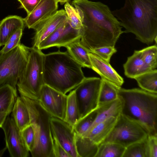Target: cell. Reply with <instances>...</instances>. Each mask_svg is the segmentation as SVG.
I'll return each mask as SVG.
<instances>
[{"instance_id": "obj_5", "label": "cell", "mask_w": 157, "mask_h": 157, "mask_svg": "<svg viewBox=\"0 0 157 157\" xmlns=\"http://www.w3.org/2000/svg\"><path fill=\"white\" fill-rule=\"evenodd\" d=\"M28 109L30 124L35 134L34 147L30 152L33 157H54L50 120L52 116L38 100L21 96Z\"/></svg>"}, {"instance_id": "obj_39", "label": "cell", "mask_w": 157, "mask_h": 157, "mask_svg": "<svg viewBox=\"0 0 157 157\" xmlns=\"http://www.w3.org/2000/svg\"><path fill=\"white\" fill-rule=\"evenodd\" d=\"M23 30V29L22 28H19L11 36L7 43L13 41L18 39L21 38Z\"/></svg>"}, {"instance_id": "obj_1", "label": "cell", "mask_w": 157, "mask_h": 157, "mask_svg": "<svg viewBox=\"0 0 157 157\" xmlns=\"http://www.w3.org/2000/svg\"><path fill=\"white\" fill-rule=\"evenodd\" d=\"M72 4L82 21L81 42L90 52L103 46H115L124 31L107 5L89 0H73Z\"/></svg>"}, {"instance_id": "obj_26", "label": "cell", "mask_w": 157, "mask_h": 157, "mask_svg": "<svg viewBox=\"0 0 157 157\" xmlns=\"http://www.w3.org/2000/svg\"><path fill=\"white\" fill-rule=\"evenodd\" d=\"M125 148L117 143L102 142L98 145L95 157H122Z\"/></svg>"}, {"instance_id": "obj_6", "label": "cell", "mask_w": 157, "mask_h": 157, "mask_svg": "<svg viewBox=\"0 0 157 157\" xmlns=\"http://www.w3.org/2000/svg\"><path fill=\"white\" fill-rule=\"evenodd\" d=\"M44 54L36 48H30L25 67L17 84L21 96L39 101L41 89L44 84L43 77Z\"/></svg>"}, {"instance_id": "obj_31", "label": "cell", "mask_w": 157, "mask_h": 157, "mask_svg": "<svg viewBox=\"0 0 157 157\" xmlns=\"http://www.w3.org/2000/svg\"><path fill=\"white\" fill-rule=\"evenodd\" d=\"M146 68L149 71L156 69L157 67V47L154 45L140 50Z\"/></svg>"}, {"instance_id": "obj_32", "label": "cell", "mask_w": 157, "mask_h": 157, "mask_svg": "<svg viewBox=\"0 0 157 157\" xmlns=\"http://www.w3.org/2000/svg\"><path fill=\"white\" fill-rule=\"evenodd\" d=\"M64 10L68 17V21L74 29H80L82 23L80 15L76 9L68 2L65 3Z\"/></svg>"}, {"instance_id": "obj_35", "label": "cell", "mask_w": 157, "mask_h": 157, "mask_svg": "<svg viewBox=\"0 0 157 157\" xmlns=\"http://www.w3.org/2000/svg\"><path fill=\"white\" fill-rule=\"evenodd\" d=\"M147 141L150 157H157V135H148Z\"/></svg>"}, {"instance_id": "obj_3", "label": "cell", "mask_w": 157, "mask_h": 157, "mask_svg": "<svg viewBox=\"0 0 157 157\" xmlns=\"http://www.w3.org/2000/svg\"><path fill=\"white\" fill-rule=\"evenodd\" d=\"M82 67L67 51L59 50L44 54V84L66 94L75 89L85 77Z\"/></svg>"}, {"instance_id": "obj_16", "label": "cell", "mask_w": 157, "mask_h": 157, "mask_svg": "<svg viewBox=\"0 0 157 157\" xmlns=\"http://www.w3.org/2000/svg\"><path fill=\"white\" fill-rule=\"evenodd\" d=\"M89 55L91 68L99 74L101 78L121 87L124 82V79L109 63L93 53L90 52Z\"/></svg>"}, {"instance_id": "obj_27", "label": "cell", "mask_w": 157, "mask_h": 157, "mask_svg": "<svg viewBox=\"0 0 157 157\" xmlns=\"http://www.w3.org/2000/svg\"><path fill=\"white\" fill-rule=\"evenodd\" d=\"M80 119L74 90L67 95L65 121L73 127Z\"/></svg>"}, {"instance_id": "obj_19", "label": "cell", "mask_w": 157, "mask_h": 157, "mask_svg": "<svg viewBox=\"0 0 157 157\" xmlns=\"http://www.w3.org/2000/svg\"><path fill=\"white\" fill-rule=\"evenodd\" d=\"M23 18L16 15L10 16L3 19L0 22V44L4 45L12 34L17 30L24 29Z\"/></svg>"}, {"instance_id": "obj_13", "label": "cell", "mask_w": 157, "mask_h": 157, "mask_svg": "<svg viewBox=\"0 0 157 157\" xmlns=\"http://www.w3.org/2000/svg\"><path fill=\"white\" fill-rule=\"evenodd\" d=\"M50 126L52 136L58 141L70 157H78L73 127L65 121L52 117Z\"/></svg>"}, {"instance_id": "obj_15", "label": "cell", "mask_w": 157, "mask_h": 157, "mask_svg": "<svg viewBox=\"0 0 157 157\" xmlns=\"http://www.w3.org/2000/svg\"><path fill=\"white\" fill-rule=\"evenodd\" d=\"M58 3L57 0H41L32 12L23 19L26 26L34 29L57 10Z\"/></svg>"}, {"instance_id": "obj_37", "label": "cell", "mask_w": 157, "mask_h": 157, "mask_svg": "<svg viewBox=\"0 0 157 157\" xmlns=\"http://www.w3.org/2000/svg\"><path fill=\"white\" fill-rule=\"evenodd\" d=\"M21 3V7L29 14L35 8L41 0H18Z\"/></svg>"}, {"instance_id": "obj_25", "label": "cell", "mask_w": 157, "mask_h": 157, "mask_svg": "<svg viewBox=\"0 0 157 157\" xmlns=\"http://www.w3.org/2000/svg\"><path fill=\"white\" fill-rule=\"evenodd\" d=\"M141 89L157 94V70H151L141 74L134 78Z\"/></svg>"}, {"instance_id": "obj_36", "label": "cell", "mask_w": 157, "mask_h": 157, "mask_svg": "<svg viewBox=\"0 0 157 157\" xmlns=\"http://www.w3.org/2000/svg\"><path fill=\"white\" fill-rule=\"evenodd\" d=\"M52 138L53 151L54 157H70L56 139L53 137Z\"/></svg>"}, {"instance_id": "obj_24", "label": "cell", "mask_w": 157, "mask_h": 157, "mask_svg": "<svg viewBox=\"0 0 157 157\" xmlns=\"http://www.w3.org/2000/svg\"><path fill=\"white\" fill-rule=\"evenodd\" d=\"M17 97V90L6 84L0 87V113L10 114Z\"/></svg>"}, {"instance_id": "obj_7", "label": "cell", "mask_w": 157, "mask_h": 157, "mask_svg": "<svg viewBox=\"0 0 157 157\" xmlns=\"http://www.w3.org/2000/svg\"><path fill=\"white\" fill-rule=\"evenodd\" d=\"M30 48L21 43L6 53H0V87L8 84L17 90L19 78L26 65Z\"/></svg>"}, {"instance_id": "obj_43", "label": "cell", "mask_w": 157, "mask_h": 157, "mask_svg": "<svg viewBox=\"0 0 157 157\" xmlns=\"http://www.w3.org/2000/svg\"><path fill=\"white\" fill-rule=\"evenodd\" d=\"M57 1L58 2H60V0H57Z\"/></svg>"}, {"instance_id": "obj_41", "label": "cell", "mask_w": 157, "mask_h": 157, "mask_svg": "<svg viewBox=\"0 0 157 157\" xmlns=\"http://www.w3.org/2000/svg\"><path fill=\"white\" fill-rule=\"evenodd\" d=\"M6 149H7V148L6 147L3 149L0 150V157L2 156L3 155Z\"/></svg>"}, {"instance_id": "obj_42", "label": "cell", "mask_w": 157, "mask_h": 157, "mask_svg": "<svg viewBox=\"0 0 157 157\" xmlns=\"http://www.w3.org/2000/svg\"><path fill=\"white\" fill-rule=\"evenodd\" d=\"M70 0H60V3L61 4H63L67 2H68Z\"/></svg>"}, {"instance_id": "obj_8", "label": "cell", "mask_w": 157, "mask_h": 157, "mask_svg": "<svg viewBox=\"0 0 157 157\" xmlns=\"http://www.w3.org/2000/svg\"><path fill=\"white\" fill-rule=\"evenodd\" d=\"M149 135L147 130L142 124L121 113L112 130L102 142L115 143L126 147L145 139Z\"/></svg>"}, {"instance_id": "obj_9", "label": "cell", "mask_w": 157, "mask_h": 157, "mask_svg": "<svg viewBox=\"0 0 157 157\" xmlns=\"http://www.w3.org/2000/svg\"><path fill=\"white\" fill-rule=\"evenodd\" d=\"M101 82L99 78L85 77L74 90L80 119L98 107Z\"/></svg>"}, {"instance_id": "obj_12", "label": "cell", "mask_w": 157, "mask_h": 157, "mask_svg": "<svg viewBox=\"0 0 157 157\" xmlns=\"http://www.w3.org/2000/svg\"><path fill=\"white\" fill-rule=\"evenodd\" d=\"M80 29L73 28L68 19L39 45L37 48L40 50L52 47H66L72 42L80 40Z\"/></svg>"}, {"instance_id": "obj_10", "label": "cell", "mask_w": 157, "mask_h": 157, "mask_svg": "<svg viewBox=\"0 0 157 157\" xmlns=\"http://www.w3.org/2000/svg\"><path fill=\"white\" fill-rule=\"evenodd\" d=\"M67 100V95L44 84L38 101L52 117L64 121Z\"/></svg>"}, {"instance_id": "obj_34", "label": "cell", "mask_w": 157, "mask_h": 157, "mask_svg": "<svg viewBox=\"0 0 157 157\" xmlns=\"http://www.w3.org/2000/svg\"><path fill=\"white\" fill-rule=\"evenodd\" d=\"M117 52L115 46H105L96 48L90 52L93 53L109 63L112 55Z\"/></svg>"}, {"instance_id": "obj_44", "label": "cell", "mask_w": 157, "mask_h": 157, "mask_svg": "<svg viewBox=\"0 0 157 157\" xmlns=\"http://www.w3.org/2000/svg\"><path fill=\"white\" fill-rule=\"evenodd\" d=\"M1 45H0V48L1 47Z\"/></svg>"}, {"instance_id": "obj_23", "label": "cell", "mask_w": 157, "mask_h": 157, "mask_svg": "<svg viewBox=\"0 0 157 157\" xmlns=\"http://www.w3.org/2000/svg\"><path fill=\"white\" fill-rule=\"evenodd\" d=\"M75 146L78 157H95L98 147L89 137L76 133Z\"/></svg>"}, {"instance_id": "obj_21", "label": "cell", "mask_w": 157, "mask_h": 157, "mask_svg": "<svg viewBox=\"0 0 157 157\" xmlns=\"http://www.w3.org/2000/svg\"><path fill=\"white\" fill-rule=\"evenodd\" d=\"M11 112L12 117L20 131L31 124L28 109L21 96L17 98Z\"/></svg>"}, {"instance_id": "obj_2", "label": "cell", "mask_w": 157, "mask_h": 157, "mask_svg": "<svg viewBox=\"0 0 157 157\" xmlns=\"http://www.w3.org/2000/svg\"><path fill=\"white\" fill-rule=\"evenodd\" d=\"M112 12L124 33L148 45L157 43V0H125L122 7Z\"/></svg>"}, {"instance_id": "obj_28", "label": "cell", "mask_w": 157, "mask_h": 157, "mask_svg": "<svg viewBox=\"0 0 157 157\" xmlns=\"http://www.w3.org/2000/svg\"><path fill=\"white\" fill-rule=\"evenodd\" d=\"M101 79L102 82L99 97V104L117 99L119 98L118 90L121 87L105 79Z\"/></svg>"}, {"instance_id": "obj_17", "label": "cell", "mask_w": 157, "mask_h": 157, "mask_svg": "<svg viewBox=\"0 0 157 157\" xmlns=\"http://www.w3.org/2000/svg\"><path fill=\"white\" fill-rule=\"evenodd\" d=\"M122 107V103L119 98L113 101L99 104L97 109V113L96 118L89 129L85 134L97 124L110 117H118L121 113Z\"/></svg>"}, {"instance_id": "obj_30", "label": "cell", "mask_w": 157, "mask_h": 157, "mask_svg": "<svg viewBox=\"0 0 157 157\" xmlns=\"http://www.w3.org/2000/svg\"><path fill=\"white\" fill-rule=\"evenodd\" d=\"M97 113V109L92 111L80 118L73 126L75 133L83 136L89 129L94 123Z\"/></svg>"}, {"instance_id": "obj_22", "label": "cell", "mask_w": 157, "mask_h": 157, "mask_svg": "<svg viewBox=\"0 0 157 157\" xmlns=\"http://www.w3.org/2000/svg\"><path fill=\"white\" fill-rule=\"evenodd\" d=\"M71 57L83 67L91 68L89 50L81 43L80 40L74 41L66 47Z\"/></svg>"}, {"instance_id": "obj_29", "label": "cell", "mask_w": 157, "mask_h": 157, "mask_svg": "<svg viewBox=\"0 0 157 157\" xmlns=\"http://www.w3.org/2000/svg\"><path fill=\"white\" fill-rule=\"evenodd\" d=\"M147 139V137L126 147L122 157H150Z\"/></svg>"}, {"instance_id": "obj_38", "label": "cell", "mask_w": 157, "mask_h": 157, "mask_svg": "<svg viewBox=\"0 0 157 157\" xmlns=\"http://www.w3.org/2000/svg\"><path fill=\"white\" fill-rule=\"evenodd\" d=\"M21 38H19L15 40L6 43L0 50V53H7L16 48L20 43Z\"/></svg>"}, {"instance_id": "obj_4", "label": "cell", "mask_w": 157, "mask_h": 157, "mask_svg": "<svg viewBox=\"0 0 157 157\" xmlns=\"http://www.w3.org/2000/svg\"><path fill=\"white\" fill-rule=\"evenodd\" d=\"M118 94L122 103L121 113L144 126L149 135H157V94L121 87Z\"/></svg>"}, {"instance_id": "obj_11", "label": "cell", "mask_w": 157, "mask_h": 157, "mask_svg": "<svg viewBox=\"0 0 157 157\" xmlns=\"http://www.w3.org/2000/svg\"><path fill=\"white\" fill-rule=\"evenodd\" d=\"M1 128L4 133L6 147L10 155L12 157L29 156V151L13 117L9 115Z\"/></svg>"}, {"instance_id": "obj_40", "label": "cell", "mask_w": 157, "mask_h": 157, "mask_svg": "<svg viewBox=\"0 0 157 157\" xmlns=\"http://www.w3.org/2000/svg\"><path fill=\"white\" fill-rule=\"evenodd\" d=\"M10 114V113L6 112L0 113V128H1L6 119Z\"/></svg>"}, {"instance_id": "obj_20", "label": "cell", "mask_w": 157, "mask_h": 157, "mask_svg": "<svg viewBox=\"0 0 157 157\" xmlns=\"http://www.w3.org/2000/svg\"><path fill=\"white\" fill-rule=\"evenodd\" d=\"M123 66L125 75L131 78L149 71L145 66L140 50H135L132 55L128 57Z\"/></svg>"}, {"instance_id": "obj_33", "label": "cell", "mask_w": 157, "mask_h": 157, "mask_svg": "<svg viewBox=\"0 0 157 157\" xmlns=\"http://www.w3.org/2000/svg\"><path fill=\"white\" fill-rule=\"evenodd\" d=\"M25 144L30 152L33 150L35 143V134L34 128L30 124L21 131Z\"/></svg>"}, {"instance_id": "obj_18", "label": "cell", "mask_w": 157, "mask_h": 157, "mask_svg": "<svg viewBox=\"0 0 157 157\" xmlns=\"http://www.w3.org/2000/svg\"><path fill=\"white\" fill-rule=\"evenodd\" d=\"M117 117H111L97 124L82 136L89 137L99 145L109 134L116 123Z\"/></svg>"}, {"instance_id": "obj_14", "label": "cell", "mask_w": 157, "mask_h": 157, "mask_svg": "<svg viewBox=\"0 0 157 157\" xmlns=\"http://www.w3.org/2000/svg\"><path fill=\"white\" fill-rule=\"evenodd\" d=\"M68 19L64 10H57L50 17L40 23L34 29L33 47L37 48L39 44Z\"/></svg>"}]
</instances>
